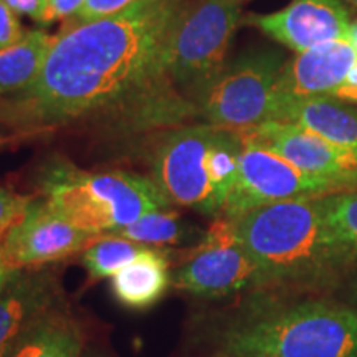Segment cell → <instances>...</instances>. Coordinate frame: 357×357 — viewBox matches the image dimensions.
Returning a JSON list of instances; mask_svg holds the SVG:
<instances>
[{
  "mask_svg": "<svg viewBox=\"0 0 357 357\" xmlns=\"http://www.w3.org/2000/svg\"><path fill=\"white\" fill-rule=\"evenodd\" d=\"M86 0H47L42 25H50L60 20H73L82 12Z\"/></svg>",
  "mask_w": 357,
  "mask_h": 357,
  "instance_id": "obj_25",
  "label": "cell"
},
{
  "mask_svg": "<svg viewBox=\"0 0 357 357\" xmlns=\"http://www.w3.org/2000/svg\"><path fill=\"white\" fill-rule=\"evenodd\" d=\"M346 2H349L352 7H356V8H357V0H346Z\"/></svg>",
  "mask_w": 357,
  "mask_h": 357,
  "instance_id": "obj_31",
  "label": "cell"
},
{
  "mask_svg": "<svg viewBox=\"0 0 357 357\" xmlns=\"http://www.w3.org/2000/svg\"><path fill=\"white\" fill-rule=\"evenodd\" d=\"M324 197L284 200L222 218L255 261L257 291L334 294L354 273L357 266L328 223Z\"/></svg>",
  "mask_w": 357,
  "mask_h": 357,
  "instance_id": "obj_3",
  "label": "cell"
},
{
  "mask_svg": "<svg viewBox=\"0 0 357 357\" xmlns=\"http://www.w3.org/2000/svg\"><path fill=\"white\" fill-rule=\"evenodd\" d=\"M30 202H32V197L29 195L15 194L6 187H0V236H3L13 223L24 215Z\"/></svg>",
  "mask_w": 357,
  "mask_h": 357,
  "instance_id": "obj_22",
  "label": "cell"
},
{
  "mask_svg": "<svg viewBox=\"0 0 357 357\" xmlns=\"http://www.w3.org/2000/svg\"><path fill=\"white\" fill-rule=\"evenodd\" d=\"M238 172L220 218H234L243 213L284 202V200L324 197L349 190L337 182L310 176L265 147L242 136Z\"/></svg>",
  "mask_w": 357,
  "mask_h": 357,
  "instance_id": "obj_9",
  "label": "cell"
},
{
  "mask_svg": "<svg viewBox=\"0 0 357 357\" xmlns=\"http://www.w3.org/2000/svg\"><path fill=\"white\" fill-rule=\"evenodd\" d=\"M6 3L17 15L29 17L38 24H42L47 10V0H6Z\"/></svg>",
  "mask_w": 357,
  "mask_h": 357,
  "instance_id": "obj_26",
  "label": "cell"
},
{
  "mask_svg": "<svg viewBox=\"0 0 357 357\" xmlns=\"http://www.w3.org/2000/svg\"><path fill=\"white\" fill-rule=\"evenodd\" d=\"M271 121L305 128L333 144L357 153V105L336 96H312L275 106Z\"/></svg>",
  "mask_w": 357,
  "mask_h": 357,
  "instance_id": "obj_16",
  "label": "cell"
},
{
  "mask_svg": "<svg viewBox=\"0 0 357 357\" xmlns=\"http://www.w3.org/2000/svg\"><path fill=\"white\" fill-rule=\"evenodd\" d=\"M53 37L43 30H26L19 42L0 50V96L22 95L37 82Z\"/></svg>",
  "mask_w": 357,
  "mask_h": 357,
  "instance_id": "obj_18",
  "label": "cell"
},
{
  "mask_svg": "<svg viewBox=\"0 0 357 357\" xmlns=\"http://www.w3.org/2000/svg\"><path fill=\"white\" fill-rule=\"evenodd\" d=\"M6 142H7V137H0V146L6 144Z\"/></svg>",
  "mask_w": 357,
  "mask_h": 357,
  "instance_id": "obj_32",
  "label": "cell"
},
{
  "mask_svg": "<svg viewBox=\"0 0 357 357\" xmlns=\"http://www.w3.org/2000/svg\"><path fill=\"white\" fill-rule=\"evenodd\" d=\"M43 199L70 223L93 235L111 234L172 204L151 177L111 171H83L55 159L40 174Z\"/></svg>",
  "mask_w": 357,
  "mask_h": 357,
  "instance_id": "obj_4",
  "label": "cell"
},
{
  "mask_svg": "<svg viewBox=\"0 0 357 357\" xmlns=\"http://www.w3.org/2000/svg\"><path fill=\"white\" fill-rule=\"evenodd\" d=\"M287 56L273 48L245 50L227 63L195 102L202 123L238 134L271 121L275 86Z\"/></svg>",
  "mask_w": 357,
  "mask_h": 357,
  "instance_id": "obj_6",
  "label": "cell"
},
{
  "mask_svg": "<svg viewBox=\"0 0 357 357\" xmlns=\"http://www.w3.org/2000/svg\"><path fill=\"white\" fill-rule=\"evenodd\" d=\"M211 357H230V356H218V354H212Z\"/></svg>",
  "mask_w": 357,
  "mask_h": 357,
  "instance_id": "obj_33",
  "label": "cell"
},
{
  "mask_svg": "<svg viewBox=\"0 0 357 357\" xmlns=\"http://www.w3.org/2000/svg\"><path fill=\"white\" fill-rule=\"evenodd\" d=\"M176 248L147 247L136 260L111 280V294L128 311L142 312L154 307L172 288Z\"/></svg>",
  "mask_w": 357,
  "mask_h": 357,
  "instance_id": "obj_15",
  "label": "cell"
},
{
  "mask_svg": "<svg viewBox=\"0 0 357 357\" xmlns=\"http://www.w3.org/2000/svg\"><path fill=\"white\" fill-rule=\"evenodd\" d=\"M172 268V288L199 300L218 301L260 288L255 261L217 218L199 245L182 250Z\"/></svg>",
  "mask_w": 357,
  "mask_h": 357,
  "instance_id": "obj_8",
  "label": "cell"
},
{
  "mask_svg": "<svg viewBox=\"0 0 357 357\" xmlns=\"http://www.w3.org/2000/svg\"><path fill=\"white\" fill-rule=\"evenodd\" d=\"M324 205L334 238L357 266V189L326 195Z\"/></svg>",
  "mask_w": 357,
  "mask_h": 357,
  "instance_id": "obj_21",
  "label": "cell"
},
{
  "mask_svg": "<svg viewBox=\"0 0 357 357\" xmlns=\"http://www.w3.org/2000/svg\"><path fill=\"white\" fill-rule=\"evenodd\" d=\"M357 83V43L339 40L319 45L287 60L275 86L276 105L312 96H334ZM273 116V114H271Z\"/></svg>",
  "mask_w": 357,
  "mask_h": 357,
  "instance_id": "obj_13",
  "label": "cell"
},
{
  "mask_svg": "<svg viewBox=\"0 0 357 357\" xmlns=\"http://www.w3.org/2000/svg\"><path fill=\"white\" fill-rule=\"evenodd\" d=\"M334 96L357 105V83L356 84H346V86L339 89V91Z\"/></svg>",
  "mask_w": 357,
  "mask_h": 357,
  "instance_id": "obj_29",
  "label": "cell"
},
{
  "mask_svg": "<svg viewBox=\"0 0 357 357\" xmlns=\"http://www.w3.org/2000/svg\"><path fill=\"white\" fill-rule=\"evenodd\" d=\"M84 326L68 303L45 311L24 333L7 357H83Z\"/></svg>",
  "mask_w": 357,
  "mask_h": 357,
  "instance_id": "obj_17",
  "label": "cell"
},
{
  "mask_svg": "<svg viewBox=\"0 0 357 357\" xmlns=\"http://www.w3.org/2000/svg\"><path fill=\"white\" fill-rule=\"evenodd\" d=\"M111 235L123 236V238L149 245V247L190 248L202 242L207 235V230L185 220L176 211L162 208V211L147 213L131 225L111 231Z\"/></svg>",
  "mask_w": 357,
  "mask_h": 357,
  "instance_id": "obj_19",
  "label": "cell"
},
{
  "mask_svg": "<svg viewBox=\"0 0 357 357\" xmlns=\"http://www.w3.org/2000/svg\"><path fill=\"white\" fill-rule=\"evenodd\" d=\"M63 301V284L53 268H19L0 293V357L8 356L45 311Z\"/></svg>",
  "mask_w": 357,
  "mask_h": 357,
  "instance_id": "obj_14",
  "label": "cell"
},
{
  "mask_svg": "<svg viewBox=\"0 0 357 357\" xmlns=\"http://www.w3.org/2000/svg\"><path fill=\"white\" fill-rule=\"evenodd\" d=\"M137 0H86L82 12L71 20V24H83V22H91L98 19H105V17L114 15L126 10Z\"/></svg>",
  "mask_w": 357,
  "mask_h": 357,
  "instance_id": "obj_23",
  "label": "cell"
},
{
  "mask_svg": "<svg viewBox=\"0 0 357 357\" xmlns=\"http://www.w3.org/2000/svg\"><path fill=\"white\" fill-rule=\"evenodd\" d=\"M242 22L296 53L339 40L352 42L356 29L341 0H291L280 10L250 13Z\"/></svg>",
  "mask_w": 357,
  "mask_h": 357,
  "instance_id": "obj_11",
  "label": "cell"
},
{
  "mask_svg": "<svg viewBox=\"0 0 357 357\" xmlns=\"http://www.w3.org/2000/svg\"><path fill=\"white\" fill-rule=\"evenodd\" d=\"M25 32L19 15L7 6L6 0H0V50L19 42Z\"/></svg>",
  "mask_w": 357,
  "mask_h": 357,
  "instance_id": "obj_24",
  "label": "cell"
},
{
  "mask_svg": "<svg viewBox=\"0 0 357 357\" xmlns=\"http://www.w3.org/2000/svg\"><path fill=\"white\" fill-rule=\"evenodd\" d=\"M242 0H190L164 52L160 79L194 111L195 102L227 65L242 24Z\"/></svg>",
  "mask_w": 357,
  "mask_h": 357,
  "instance_id": "obj_5",
  "label": "cell"
},
{
  "mask_svg": "<svg viewBox=\"0 0 357 357\" xmlns=\"http://www.w3.org/2000/svg\"><path fill=\"white\" fill-rule=\"evenodd\" d=\"M83 357H111V356L105 354V352H101V351H96V349H91V351L86 349V351H84Z\"/></svg>",
  "mask_w": 357,
  "mask_h": 357,
  "instance_id": "obj_30",
  "label": "cell"
},
{
  "mask_svg": "<svg viewBox=\"0 0 357 357\" xmlns=\"http://www.w3.org/2000/svg\"><path fill=\"white\" fill-rule=\"evenodd\" d=\"M149 245H142L123 236L102 234L82 252V265L89 281L113 278L121 268L136 260Z\"/></svg>",
  "mask_w": 357,
  "mask_h": 357,
  "instance_id": "obj_20",
  "label": "cell"
},
{
  "mask_svg": "<svg viewBox=\"0 0 357 357\" xmlns=\"http://www.w3.org/2000/svg\"><path fill=\"white\" fill-rule=\"evenodd\" d=\"M96 236L70 223L42 197L32 199L0 243L15 268H37L75 257Z\"/></svg>",
  "mask_w": 357,
  "mask_h": 357,
  "instance_id": "obj_10",
  "label": "cell"
},
{
  "mask_svg": "<svg viewBox=\"0 0 357 357\" xmlns=\"http://www.w3.org/2000/svg\"><path fill=\"white\" fill-rule=\"evenodd\" d=\"M17 270H19V268L13 266V263L10 261V258H8L6 250H3L2 243H0V293H2L7 281L10 280V276L15 273Z\"/></svg>",
  "mask_w": 357,
  "mask_h": 357,
  "instance_id": "obj_27",
  "label": "cell"
},
{
  "mask_svg": "<svg viewBox=\"0 0 357 357\" xmlns=\"http://www.w3.org/2000/svg\"><path fill=\"white\" fill-rule=\"evenodd\" d=\"M189 2L137 0L105 19L70 24L53 37L32 88L0 106V119L17 126H56L158 84L169 38Z\"/></svg>",
  "mask_w": 357,
  "mask_h": 357,
  "instance_id": "obj_1",
  "label": "cell"
},
{
  "mask_svg": "<svg viewBox=\"0 0 357 357\" xmlns=\"http://www.w3.org/2000/svg\"><path fill=\"white\" fill-rule=\"evenodd\" d=\"M195 334L230 357H357V310L334 294L252 291L205 314Z\"/></svg>",
  "mask_w": 357,
  "mask_h": 357,
  "instance_id": "obj_2",
  "label": "cell"
},
{
  "mask_svg": "<svg viewBox=\"0 0 357 357\" xmlns=\"http://www.w3.org/2000/svg\"><path fill=\"white\" fill-rule=\"evenodd\" d=\"M344 287H346V300L344 301H347L351 306H354L357 310V273L356 271L346 280Z\"/></svg>",
  "mask_w": 357,
  "mask_h": 357,
  "instance_id": "obj_28",
  "label": "cell"
},
{
  "mask_svg": "<svg viewBox=\"0 0 357 357\" xmlns=\"http://www.w3.org/2000/svg\"><path fill=\"white\" fill-rule=\"evenodd\" d=\"M255 144L288 160L310 176L357 189V153L333 144L305 128L283 121H266L243 132Z\"/></svg>",
  "mask_w": 357,
  "mask_h": 357,
  "instance_id": "obj_12",
  "label": "cell"
},
{
  "mask_svg": "<svg viewBox=\"0 0 357 357\" xmlns=\"http://www.w3.org/2000/svg\"><path fill=\"white\" fill-rule=\"evenodd\" d=\"M218 128L207 123L184 124L164 131L151 149V178L172 205L194 208L213 220L220 218L208 176V151Z\"/></svg>",
  "mask_w": 357,
  "mask_h": 357,
  "instance_id": "obj_7",
  "label": "cell"
}]
</instances>
